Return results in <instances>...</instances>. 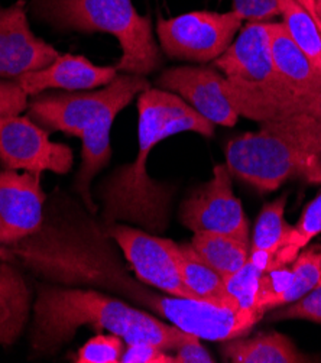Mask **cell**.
I'll list each match as a JSON object with an SVG mask.
<instances>
[{
    "instance_id": "cell-13",
    "label": "cell",
    "mask_w": 321,
    "mask_h": 363,
    "mask_svg": "<svg viewBox=\"0 0 321 363\" xmlns=\"http://www.w3.org/2000/svg\"><path fill=\"white\" fill-rule=\"evenodd\" d=\"M60 55L32 32L23 2L0 6V77L15 80L25 72L47 67Z\"/></svg>"
},
{
    "instance_id": "cell-9",
    "label": "cell",
    "mask_w": 321,
    "mask_h": 363,
    "mask_svg": "<svg viewBox=\"0 0 321 363\" xmlns=\"http://www.w3.org/2000/svg\"><path fill=\"white\" fill-rule=\"evenodd\" d=\"M181 223L196 233H220L249 243V222L233 194L226 164L213 168V178L197 189L180 210Z\"/></svg>"
},
{
    "instance_id": "cell-15",
    "label": "cell",
    "mask_w": 321,
    "mask_h": 363,
    "mask_svg": "<svg viewBox=\"0 0 321 363\" xmlns=\"http://www.w3.org/2000/svg\"><path fill=\"white\" fill-rule=\"evenodd\" d=\"M274 67L282 84L294 94L321 93V72L293 41L282 23L269 22Z\"/></svg>"
},
{
    "instance_id": "cell-24",
    "label": "cell",
    "mask_w": 321,
    "mask_h": 363,
    "mask_svg": "<svg viewBox=\"0 0 321 363\" xmlns=\"http://www.w3.org/2000/svg\"><path fill=\"white\" fill-rule=\"evenodd\" d=\"M262 274H264V269L257 262H254L251 258H249L247 262L237 272L225 278L227 291L236 298L240 308L259 311L257 308V300H258L259 279Z\"/></svg>"
},
{
    "instance_id": "cell-31",
    "label": "cell",
    "mask_w": 321,
    "mask_h": 363,
    "mask_svg": "<svg viewBox=\"0 0 321 363\" xmlns=\"http://www.w3.org/2000/svg\"><path fill=\"white\" fill-rule=\"evenodd\" d=\"M307 4L310 5V8L320 25V29H321V0H307Z\"/></svg>"
},
{
    "instance_id": "cell-2",
    "label": "cell",
    "mask_w": 321,
    "mask_h": 363,
    "mask_svg": "<svg viewBox=\"0 0 321 363\" xmlns=\"http://www.w3.org/2000/svg\"><path fill=\"white\" fill-rule=\"evenodd\" d=\"M137 113L136 160L118 168L100 189L103 226L109 228L123 220L150 233H162L168 228L174 189L150 177L148 157L169 136L194 132L211 138L216 125L196 112L180 96L154 87L139 94Z\"/></svg>"
},
{
    "instance_id": "cell-14",
    "label": "cell",
    "mask_w": 321,
    "mask_h": 363,
    "mask_svg": "<svg viewBox=\"0 0 321 363\" xmlns=\"http://www.w3.org/2000/svg\"><path fill=\"white\" fill-rule=\"evenodd\" d=\"M118 76L116 67H98L83 55L64 54L44 68L25 72L15 79L28 96H38L51 89L83 91L104 87Z\"/></svg>"
},
{
    "instance_id": "cell-6",
    "label": "cell",
    "mask_w": 321,
    "mask_h": 363,
    "mask_svg": "<svg viewBox=\"0 0 321 363\" xmlns=\"http://www.w3.org/2000/svg\"><path fill=\"white\" fill-rule=\"evenodd\" d=\"M32 12L61 30L113 35L122 48L118 72L145 77L162 64L152 19L140 15L132 0H32Z\"/></svg>"
},
{
    "instance_id": "cell-18",
    "label": "cell",
    "mask_w": 321,
    "mask_h": 363,
    "mask_svg": "<svg viewBox=\"0 0 321 363\" xmlns=\"http://www.w3.org/2000/svg\"><path fill=\"white\" fill-rule=\"evenodd\" d=\"M226 359L235 363H298L308 362L294 343L281 333L258 335L252 339H232L223 347Z\"/></svg>"
},
{
    "instance_id": "cell-26",
    "label": "cell",
    "mask_w": 321,
    "mask_h": 363,
    "mask_svg": "<svg viewBox=\"0 0 321 363\" xmlns=\"http://www.w3.org/2000/svg\"><path fill=\"white\" fill-rule=\"evenodd\" d=\"M271 320H308L321 324V285L303 298L291 303L288 308L272 314Z\"/></svg>"
},
{
    "instance_id": "cell-30",
    "label": "cell",
    "mask_w": 321,
    "mask_h": 363,
    "mask_svg": "<svg viewBox=\"0 0 321 363\" xmlns=\"http://www.w3.org/2000/svg\"><path fill=\"white\" fill-rule=\"evenodd\" d=\"M176 363H213L214 359L211 354L201 346L200 339L193 336L190 340L183 343L175 350Z\"/></svg>"
},
{
    "instance_id": "cell-8",
    "label": "cell",
    "mask_w": 321,
    "mask_h": 363,
    "mask_svg": "<svg viewBox=\"0 0 321 363\" xmlns=\"http://www.w3.org/2000/svg\"><path fill=\"white\" fill-rule=\"evenodd\" d=\"M0 162L5 169L64 175L73 168L74 155L68 145L52 142L50 132L29 116H0Z\"/></svg>"
},
{
    "instance_id": "cell-21",
    "label": "cell",
    "mask_w": 321,
    "mask_h": 363,
    "mask_svg": "<svg viewBox=\"0 0 321 363\" xmlns=\"http://www.w3.org/2000/svg\"><path fill=\"white\" fill-rule=\"evenodd\" d=\"M321 285V252L305 250L294 259L287 284L274 296L262 300L258 310L266 314L275 307L291 304Z\"/></svg>"
},
{
    "instance_id": "cell-4",
    "label": "cell",
    "mask_w": 321,
    "mask_h": 363,
    "mask_svg": "<svg viewBox=\"0 0 321 363\" xmlns=\"http://www.w3.org/2000/svg\"><path fill=\"white\" fill-rule=\"evenodd\" d=\"M150 87L144 76L122 72L100 90L45 93L28 103V116L48 132L81 138V167L74 190L93 214L97 204L91 197V181L111 162L112 125L123 108Z\"/></svg>"
},
{
    "instance_id": "cell-10",
    "label": "cell",
    "mask_w": 321,
    "mask_h": 363,
    "mask_svg": "<svg viewBox=\"0 0 321 363\" xmlns=\"http://www.w3.org/2000/svg\"><path fill=\"white\" fill-rule=\"evenodd\" d=\"M104 230L111 240L116 242L122 249L125 258L140 281L169 296L197 300L186 286L178 269L174 255V240L158 238L150 232L125 225H112L104 228Z\"/></svg>"
},
{
    "instance_id": "cell-17",
    "label": "cell",
    "mask_w": 321,
    "mask_h": 363,
    "mask_svg": "<svg viewBox=\"0 0 321 363\" xmlns=\"http://www.w3.org/2000/svg\"><path fill=\"white\" fill-rule=\"evenodd\" d=\"M30 306L32 294L21 271L0 262V345L12 346L21 337Z\"/></svg>"
},
{
    "instance_id": "cell-16",
    "label": "cell",
    "mask_w": 321,
    "mask_h": 363,
    "mask_svg": "<svg viewBox=\"0 0 321 363\" xmlns=\"http://www.w3.org/2000/svg\"><path fill=\"white\" fill-rule=\"evenodd\" d=\"M174 255L186 286L197 300L227 308H240L236 298L227 291L223 277L200 258L191 243H175Z\"/></svg>"
},
{
    "instance_id": "cell-5",
    "label": "cell",
    "mask_w": 321,
    "mask_h": 363,
    "mask_svg": "<svg viewBox=\"0 0 321 363\" xmlns=\"http://www.w3.org/2000/svg\"><path fill=\"white\" fill-rule=\"evenodd\" d=\"M226 165L261 193L294 177L321 183V123L308 115L262 122L258 132L229 140Z\"/></svg>"
},
{
    "instance_id": "cell-7",
    "label": "cell",
    "mask_w": 321,
    "mask_h": 363,
    "mask_svg": "<svg viewBox=\"0 0 321 363\" xmlns=\"http://www.w3.org/2000/svg\"><path fill=\"white\" fill-rule=\"evenodd\" d=\"M243 19L233 11H197L171 19H158L161 51L169 58L207 64L216 61L233 43Z\"/></svg>"
},
{
    "instance_id": "cell-11",
    "label": "cell",
    "mask_w": 321,
    "mask_h": 363,
    "mask_svg": "<svg viewBox=\"0 0 321 363\" xmlns=\"http://www.w3.org/2000/svg\"><path fill=\"white\" fill-rule=\"evenodd\" d=\"M45 200L41 174L0 172V262L6 261V247L40 230L45 219Z\"/></svg>"
},
{
    "instance_id": "cell-29",
    "label": "cell",
    "mask_w": 321,
    "mask_h": 363,
    "mask_svg": "<svg viewBox=\"0 0 321 363\" xmlns=\"http://www.w3.org/2000/svg\"><path fill=\"white\" fill-rule=\"evenodd\" d=\"M28 107V94L13 82L0 80V116H18Z\"/></svg>"
},
{
    "instance_id": "cell-12",
    "label": "cell",
    "mask_w": 321,
    "mask_h": 363,
    "mask_svg": "<svg viewBox=\"0 0 321 363\" xmlns=\"http://www.w3.org/2000/svg\"><path fill=\"white\" fill-rule=\"evenodd\" d=\"M225 82L226 77L214 68L183 65L165 69L157 84L180 96L211 123L232 128L237 123L239 113L226 96Z\"/></svg>"
},
{
    "instance_id": "cell-23",
    "label": "cell",
    "mask_w": 321,
    "mask_h": 363,
    "mask_svg": "<svg viewBox=\"0 0 321 363\" xmlns=\"http://www.w3.org/2000/svg\"><path fill=\"white\" fill-rule=\"evenodd\" d=\"M321 233V193L305 207L301 219L295 228H291L287 240L269 262L268 269H279L293 262L301 249H304L312 238Z\"/></svg>"
},
{
    "instance_id": "cell-27",
    "label": "cell",
    "mask_w": 321,
    "mask_h": 363,
    "mask_svg": "<svg viewBox=\"0 0 321 363\" xmlns=\"http://www.w3.org/2000/svg\"><path fill=\"white\" fill-rule=\"evenodd\" d=\"M233 12L247 22H268L279 15L278 0H233Z\"/></svg>"
},
{
    "instance_id": "cell-28",
    "label": "cell",
    "mask_w": 321,
    "mask_h": 363,
    "mask_svg": "<svg viewBox=\"0 0 321 363\" xmlns=\"http://www.w3.org/2000/svg\"><path fill=\"white\" fill-rule=\"evenodd\" d=\"M122 363H176L175 356L152 343H128L120 359Z\"/></svg>"
},
{
    "instance_id": "cell-20",
    "label": "cell",
    "mask_w": 321,
    "mask_h": 363,
    "mask_svg": "<svg viewBox=\"0 0 321 363\" xmlns=\"http://www.w3.org/2000/svg\"><path fill=\"white\" fill-rule=\"evenodd\" d=\"M282 25L321 72V29L307 0H278Z\"/></svg>"
},
{
    "instance_id": "cell-3",
    "label": "cell",
    "mask_w": 321,
    "mask_h": 363,
    "mask_svg": "<svg viewBox=\"0 0 321 363\" xmlns=\"http://www.w3.org/2000/svg\"><path fill=\"white\" fill-rule=\"evenodd\" d=\"M86 325L97 332H111L126 345L152 343L164 350H176L194 336L96 289L50 282L40 286L30 332V349L35 354L58 352Z\"/></svg>"
},
{
    "instance_id": "cell-25",
    "label": "cell",
    "mask_w": 321,
    "mask_h": 363,
    "mask_svg": "<svg viewBox=\"0 0 321 363\" xmlns=\"http://www.w3.org/2000/svg\"><path fill=\"white\" fill-rule=\"evenodd\" d=\"M125 352V340L113 333L97 335L77 353L79 363H119Z\"/></svg>"
},
{
    "instance_id": "cell-19",
    "label": "cell",
    "mask_w": 321,
    "mask_h": 363,
    "mask_svg": "<svg viewBox=\"0 0 321 363\" xmlns=\"http://www.w3.org/2000/svg\"><path fill=\"white\" fill-rule=\"evenodd\" d=\"M285 204H287V197L285 196L266 204L255 225L249 258L257 262L264 272L285 240H287L291 230V226L285 223L283 219Z\"/></svg>"
},
{
    "instance_id": "cell-22",
    "label": "cell",
    "mask_w": 321,
    "mask_h": 363,
    "mask_svg": "<svg viewBox=\"0 0 321 363\" xmlns=\"http://www.w3.org/2000/svg\"><path fill=\"white\" fill-rule=\"evenodd\" d=\"M200 258L225 278L237 272L249 259V243L220 233H196L191 240Z\"/></svg>"
},
{
    "instance_id": "cell-1",
    "label": "cell",
    "mask_w": 321,
    "mask_h": 363,
    "mask_svg": "<svg viewBox=\"0 0 321 363\" xmlns=\"http://www.w3.org/2000/svg\"><path fill=\"white\" fill-rule=\"evenodd\" d=\"M5 253L8 261H19L50 284L122 294L198 339L223 342L243 337L257 321L247 310L150 291L128 275L103 226L84 216L44 219L38 232L11 245Z\"/></svg>"
}]
</instances>
